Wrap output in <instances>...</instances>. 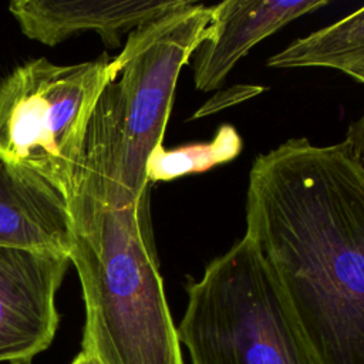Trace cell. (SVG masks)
<instances>
[{
    "label": "cell",
    "instance_id": "11",
    "mask_svg": "<svg viewBox=\"0 0 364 364\" xmlns=\"http://www.w3.org/2000/svg\"><path fill=\"white\" fill-rule=\"evenodd\" d=\"M242 151V138L236 128L223 124L208 142H195L173 149L156 146L145 166L148 183L169 182L176 178L202 173L216 165L235 159Z\"/></svg>",
    "mask_w": 364,
    "mask_h": 364
},
{
    "label": "cell",
    "instance_id": "1",
    "mask_svg": "<svg viewBox=\"0 0 364 364\" xmlns=\"http://www.w3.org/2000/svg\"><path fill=\"white\" fill-rule=\"evenodd\" d=\"M245 235L316 364H364V172L346 144L290 138L259 155Z\"/></svg>",
    "mask_w": 364,
    "mask_h": 364
},
{
    "label": "cell",
    "instance_id": "8",
    "mask_svg": "<svg viewBox=\"0 0 364 364\" xmlns=\"http://www.w3.org/2000/svg\"><path fill=\"white\" fill-rule=\"evenodd\" d=\"M188 0H14L9 10L31 40L55 46L78 31L94 30L108 47L182 7Z\"/></svg>",
    "mask_w": 364,
    "mask_h": 364
},
{
    "label": "cell",
    "instance_id": "9",
    "mask_svg": "<svg viewBox=\"0 0 364 364\" xmlns=\"http://www.w3.org/2000/svg\"><path fill=\"white\" fill-rule=\"evenodd\" d=\"M0 247L54 250L70 256L67 199L44 178L0 151Z\"/></svg>",
    "mask_w": 364,
    "mask_h": 364
},
{
    "label": "cell",
    "instance_id": "10",
    "mask_svg": "<svg viewBox=\"0 0 364 364\" xmlns=\"http://www.w3.org/2000/svg\"><path fill=\"white\" fill-rule=\"evenodd\" d=\"M364 61V7L347 17L296 38L267 60L273 68L326 67L346 71Z\"/></svg>",
    "mask_w": 364,
    "mask_h": 364
},
{
    "label": "cell",
    "instance_id": "6",
    "mask_svg": "<svg viewBox=\"0 0 364 364\" xmlns=\"http://www.w3.org/2000/svg\"><path fill=\"white\" fill-rule=\"evenodd\" d=\"M71 263L54 250L0 247V363L33 364L58 328L57 290Z\"/></svg>",
    "mask_w": 364,
    "mask_h": 364
},
{
    "label": "cell",
    "instance_id": "14",
    "mask_svg": "<svg viewBox=\"0 0 364 364\" xmlns=\"http://www.w3.org/2000/svg\"><path fill=\"white\" fill-rule=\"evenodd\" d=\"M71 364H98V363H97L95 358L91 357L90 354H87V353H84V351H80V353L74 357V360L71 361Z\"/></svg>",
    "mask_w": 364,
    "mask_h": 364
},
{
    "label": "cell",
    "instance_id": "4",
    "mask_svg": "<svg viewBox=\"0 0 364 364\" xmlns=\"http://www.w3.org/2000/svg\"><path fill=\"white\" fill-rule=\"evenodd\" d=\"M112 81L107 54L71 65L41 57L17 67L0 82V151L68 200L90 119Z\"/></svg>",
    "mask_w": 364,
    "mask_h": 364
},
{
    "label": "cell",
    "instance_id": "7",
    "mask_svg": "<svg viewBox=\"0 0 364 364\" xmlns=\"http://www.w3.org/2000/svg\"><path fill=\"white\" fill-rule=\"evenodd\" d=\"M327 4V0H225L212 6L205 38L192 55L196 90H216L252 47Z\"/></svg>",
    "mask_w": 364,
    "mask_h": 364
},
{
    "label": "cell",
    "instance_id": "12",
    "mask_svg": "<svg viewBox=\"0 0 364 364\" xmlns=\"http://www.w3.org/2000/svg\"><path fill=\"white\" fill-rule=\"evenodd\" d=\"M343 142L364 172V114L348 127Z\"/></svg>",
    "mask_w": 364,
    "mask_h": 364
},
{
    "label": "cell",
    "instance_id": "3",
    "mask_svg": "<svg viewBox=\"0 0 364 364\" xmlns=\"http://www.w3.org/2000/svg\"><path fill=\"white\" fill-rule=\"evenodd\" d=\"M179 341L192 364H316L272 272L245 235L186 286Z\"/></svg>",
    "mask_w": 364,
    "mask_h": 364
},
{
    "label": "cell",
    "instance_id": "5",
    "mask_svg": "<svg viewBox=\"0 0 364 364\" xmlns=\"http://www.w3.org/2000/svg\"><path fill=\"white\" fill-rule=\"evenodd\" d=\"M212 6L182 7L131 31L111 61L122 108V182L134 200L148 189L146 161L162 145L181 68L205 38Z\"/></svg>",
    "mask_w": 364,
    "mask_h": 364
},
{
    "label": "cell",
    "instance_id": "13",
    "mask_svg": "<svg viewBox=\"0 0 364 364\" xmlns=\"http://www.w3.org/2000/svg\"><path fill=\"white\" fill-rule=\"evenodd\" d=\"M344 73L347 75H350L351 78H354L355 81L364 84V61H360V63L348 67Z\"/></svg>",
    "mask_w": 364,
    "mask_h": 364
},
{
    "label": "cell",
    "instance_id": "2",
    "mask_svg": "<svg viewBox=\"0 0 364 364\" xmlns=\"http://www.w3.org/2000/svg\"><path fill=\"white\" fill-rule=\"evenodd\" d=\"M122 118L111 101L88 124L68 210L70 260L85 306L81 351L98 364H183L159 273L149 189L122 182Z\"/></svg>",
    "mask_w": 364,
    "mask_h": 364
}]
</instances>
